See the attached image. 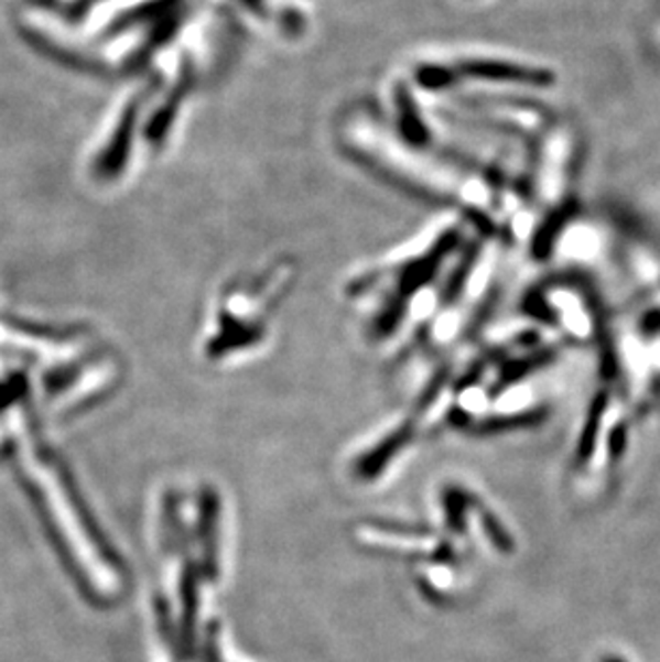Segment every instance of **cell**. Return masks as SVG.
<instances>
[{
	"instance_id": "7a4b0ae2",
	"label": "cell",
	"mask_w": 660,
	"mask_h": 662,
	"mask_svg": "<svg viewBox=\"0 0 660 662\" xmlns=\"http://www.w3.org/2000/svg\"><path fill=\"white\" fill-rule=\"evenodd\" d=\"M543 419V410H532V412H523V414H506V416H489V419L480 421L476 427H472V433L496 435V433L515 431V428L537 427Z\"/></svg>"
},
{
	"instance_id": "277c9868",
	"label": "cell",
	"mask_w": 660,
	"mask_h": 662,
	"mask_svg": "<svg viewBox=\"0 0 660 662\" xmlns=\"http://www.w3.org/2000/svg\"><path fill=\"white\" fill-rule=\"evenodd\" d=\"M480 514H483V528H485V534L491 539L494 546H496L498 551H502V553H510V551H512V539L508 536V532L500 525V521H498L494 514H489V510H487V512H480Z\"/></svg>"
},
{
	"instance_id": "3957f363",
	"label": "cell",
	"mask_w": 660,
	"mask_h": 662,
	"mask_svg": "<svg viewBox=\"0 0 660 662\" xmlns=\"http://www.w3.org/2000/svg\"><path fill=\"white\" fill-rule=\"evenodd\" d=\"M472 493L464 491L462 487H446L442 493V504H444V514L451 532L464 534L466 530V514L472 507Z\"/></svg>"
},
{
	"instance_id": "6da1fadb",
	"label": "cell",
	"mask_w": 660,
	"mask_h": 662,
	"mask_svg": "<svg viewBox=\"0 0 660 662\" xmlns=\"http://www.w3.org/2000/svg\"><path fill=\"white\" fill-rule=\"evenodd\" d=\"M412 433H414L412 423H403L382 442H378L371 451L363 453L354 466L356 476L360 480H376L385 469L389 468L390 462L405 448V444L412 439Z\"/></svg>"
}]
</instances>
